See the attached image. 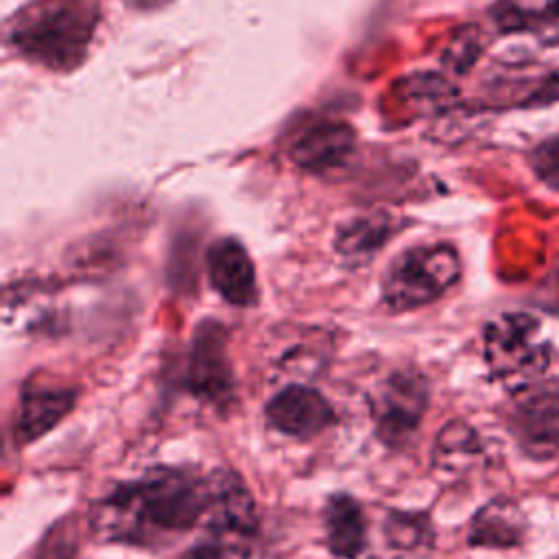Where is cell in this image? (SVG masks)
<instances>
[{
	"label": "cell",
	"mask_w": 559,
	"mask_h": 559,
	"mask_svg": "<svg viewBox=\"0 0 559 559\" xmlns=\"http://www.w3.org/2000/svg\"><path fill=\"white\" fill-rule=\"evenodd\" d=\"M430 404V382L415 367H397L367 393L369 415L378 439L404 448L419 430Z\"/></svg>",
	"instance_id": "5b68a950"
},
{
	"label": "cell",
	"mask_w": 559,
	"mask_h": 559,
	"mask_svg": "<svg viewBox=\"0 0 559 559\" xmlns=\"http://www.w3.org/2000/svg\"><path fill=\"white\" fill-rule=\"evenodd\" d=\"M96 24L94 0H35L9 20L7 41L33 63L70 70L83 61Z\"/></svg>",
	"instance_id": "7a4b0ae2"
},
{
	"label": "cell",
	"mask_w": 559,
	"mask_h": 559,
	"mask_svg": "<svg viewBox=\"0 0 559 559\" xmlns=\"http://www.w3.org/2000/svg\"><path fill=\"white\" fill-rule=\"evenodd\" d=\"M79 391L61 380L31 376L17 397L13 432L20 445H28L57 428L76 406Z\"/></svg>",
	"instance_id": "9c48e42d"
},
{
	"label": "cell",
	"mask_w": 559,
	"mask_h": 559,
	"mask_svg": "<svg viewBox=\"0 0 559 559\" xmlns=\"http://www.w3.org/2000/svg\"><path fill=\"white\" fill-rule=\"evenodd\" d=\"M531 168L539 181H544L550 190L559 192V133L546 138L531 151Z\"/></svg>",
	"instance_id": "d6986e66"
},
{
	"label": "cell",
	"mask_w": 559,
	"mask_h": 559,
	"mask_svg": "<svg viewBox=\"0 0 559 559\" xmlns=\"http://www.w3.org/2000/svg\"><path fill=\"white\" fill-rule=\"evenodd\" d=\"M528 520L522 507L511 498H493L485 502L472 518L467 531V544L476 548L507 550L526 539Z\"/></svg>",
	"instance_id": "4fadbf2b"
},
{
	"label": "cell",
	"mask_w": 559,
	"mask_h": 559,
	"mask_svg": "<svg viewBox=\"0 0 559 559\" xmlns=\"http://www.w3.org/2000/svg\"><path fill=\"white\" fill-rule=\"evenodd\" d=\"M183 384L197 400L225 411L236 395V378L227 352V330L218 319H201L192 332Z\"/></svg>",
	"instance_id": "52a82bcc"
},
{
	"label": "cell",
	"mask_w": 559,
	"mask_h": 559,
	"mask_svg": "<svg viewBox=\"0 0 559 559\" xmlns=\"http://www.w3.org/2000/svg\"><path fill=\"white\" fill-rule=\"evenodd\" d=\"M382 533L386 544L402 552H417L430 548L435 542L430 518L417 511H389Z\"/></svg>",
	"instance_id": "ac0fdd59"
},
{
	"label": "cell",
	"mask_w": 559,
	"mask_h": 559,
	"mask_svg": "<svg viewBox=\"0 0 559 559\" xmlns=\"http://www.w3.org/2000/svg\"><path fill=\"white\" fill-rule=\"evenodd\" d=\"M207 535L227 544L238 555L258 533V509L242 478L231 469L210 474V504L205 513Z\"/></svg>",
	"instance_id": "ba28073f"
},
{
	"label": "cell",
	"mask_w": 559,
	"mask_h": 559,
	"mask_svg": "<svg viewBox=\"0 0 559 559\" xmlns=\"http://www.w3.org/2000/svg\"><path fill=\"white\" fill-rule=\"evenodd\" d=\"M356 133L345 122L319 120L306 127L293 142V159L314 173L341 166L354 151Z\"/></svg>",
	"instance_id": "7c38bea8"
},
{
	"label": "cell",
	"mask_w": 559,
	"mask_h": 559,
	"mask_svg": "<svg viewBox=\"0 0 559 559\" xmlns=\"http://www.w3.org/2000/svg\"><path fill=\"white\" fill-rule=\"evenodd\" d=\"M491 20L500 33H535L552 41L559 35V0H498Z\"/></svg>",
	"instance_id": "e0dca14e"
},
{
	"label": "cell",
	"mask_w": 559,
	"mask_h": 559,
	"mask_svg": "<svg viewBox=\"0 0 559 559\" xmlns=\"http://www.w3.org/2000/svg\"><path fill=\"white\" fill-rule=\"evenodd\" d=\"M129 7L133 9H140V11H151V9H157V7H164L168 4L170 0H124Z\"/></svg>",
	"instance_id": "603a6c76"
},
{
	"label": "cell",
	"mask_w": 559,
	"mask_h": 559,
	"mask_svg": "<svg viewBox=\"0 0 559 559\" xmlns=\"http://www.w3.org/2000/svg\"><path fill=\"white\" fill-rule=\"evenodd\" d=\"M395 221L384 212H369L345 221L334 236V249L349 266L371 262L395 234Z\"/></svg>",
	"instance_id": "2e32d148"
},
{
	"label": "cell",
	"mask_w": 559,
	"mask_h": 559,
	"mask_svg": "<svg viewBox=\"0 0 559 559\" xmlns=\"http://www.w3.org/2000/svg\"><path fill=\"white\" fill-rule=\"evenodd\" d=\"M483 356L493 380L511 393L535 384L552 362V343L528 312H502L483 328Z\"/></svg>",
	"instance_id": "277c9868"
},
{
	"label": "cell",
	"mask_w": 559,
	"mask_h": 559,
	"mask_svg": "<svg viewBox=\"0 0 559 559\" xmlns=\"http://www.w3.org/2000/svg\"><path fill=\"white\" fill-rule=\"evenodd\" d=\"M207 277L212 288L231 306L251 308L258 304V277L247 247L234 238H216L207 249Z\"/></svg>",
	"instance_id": "8fae6325"
},
{
	"label": "cell",
	"mask_w": 559,
	"mask_h": 559,
	"mask_svg": "<svg viewBox=\"0 0 559 559\" xmlns=\"http://www.w3.org/2000/svg\"><path fill=\"white\" fill-rule=\"evenodd\" d=\"M321 520L328 550L334 557L356 559L365 550L367 520L360 502L352 493H330L323 504Z\"/></svg>",
	"instance_id": "5bb4252c"
},
{
	"label": "cell",
	"mask_w": 559,
	"mask_h": 559,
	"mask_svg": "<svg viewBox=\"0 0 559 559\" xmlns=\"http://www.w3.org/2000/svg\"><path fill=\"white\" fill-rule=\"evenodd\" d=\"M483 441L478 432L463 419L448 421L432 445V472L441 480H456L469 474L483 459Z\"/></svg>",
	"instance_id": "9a60e30c"
},
{
	"label": "cell",
	"mask_w": 559,
	"mask_h": 559,
	"mask_svg": "<svg viewBox=\"0 0 559 559\" xmlns=\"http://www.w3.org/2000/svg\"><path fill=\"white\" fill-rule=\"evenodd\" d=\"M264 419L286 437L312 439L334 424V408L319 389L293 382L269 397Z\"/></svg>",
	"instance_id": "30bf717a"
},
{
	"label": "cell",
	"mask_w": 559,
	"mask_h": 559,
	"mask_svg": "<svg viewBox=\"0 0 559 559\" xmlns=\"http://www.w3.org/2000/svg\"><path fill=\"white\" fill-rule=\"evenodd\" d=\"M511 395L504 421L520 452L535 463H559V386L535 382Z\"/></svg>",
	"instance_id": "8992f818"
},
{
	"label": "cell",
	"mask_w": 559,
	"mask_h": 559,
	"mask_svg": "<svg viewBox=\"0 0 559 559\" xmlns=\"http://www.w3.org/2000/svg\"><path fill=\"white\" fill-rule=\"evenodd\" d=\"M559 103V68L535 79L520 96V107H544Z\"/></svg>",
	"instance_id": "ffe728a7"
},
{
	"label": "cell",
	"mask_w": 559,
	"mask_h": 559,
	"mask_svg": "<svg viewBox=\"0 0 559 559\" xmlns=\"http://www.w3.org/2000/svg\"><path fill=\"white\" fill-rule=\"evenodd\" d=\"M234 552L236 550H231L227 544L207 535V539L194 544L181 559H229Z\"/></svg>",
	"instance_id": "7402d4cb"
},
{
	"label": "cell",
	"mask_w": 559,
	"mask_h": 559,
	"mask_svg": "<svg viewBox=\"0 0 559 559\" xmlns=\"http://www.w3.org/2000/svg\"><path fill=\"white\" fill-rule=\"evenodd\" d=\"M463 275L459 251L448 242H424L393 255L380 277V299L393 312H408L443 297Z\"/></svg>",
	"instance_id": "3957f363"
},
{
	"label": "cell",
	"mask_w": 559,
	"mask_h": 559,
	"mask_svg": "<svg viewBox=\"0 0 559 559\" xmlns=\"http://www.w3.org/2000/svg\"><path fill=\"white\" fill-rule=\"evenodd\" d=\"M478 52H480L478 35H463V37H456L452 41L450 61H452L454 68H467L469 63H474Z\"/></svg>",
	"instance_id": "44dd1931"
},
{
	"label": "cell",
	"mask_w": 559,
	"mask_h": 559,
	"mask_svg": "<svg viewBox=\"0 0 559 559\" xmlns=\"http://www.w3.org/2000/svg\"><path fill=\"white\" fill-rule=\"evenodd\" d=\"M210 476L157 465L105 493L90 515L92 535L107 544L159 548L205 520Z\"/></svg>",
	"instance_id": "6da1fadb"
}]
</instances>
